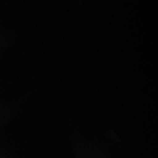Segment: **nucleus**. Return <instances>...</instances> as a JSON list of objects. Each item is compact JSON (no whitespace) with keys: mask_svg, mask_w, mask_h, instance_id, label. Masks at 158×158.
I'll list each match as a JSON object with an SVG mask.
<instances>
[]
</instances>
